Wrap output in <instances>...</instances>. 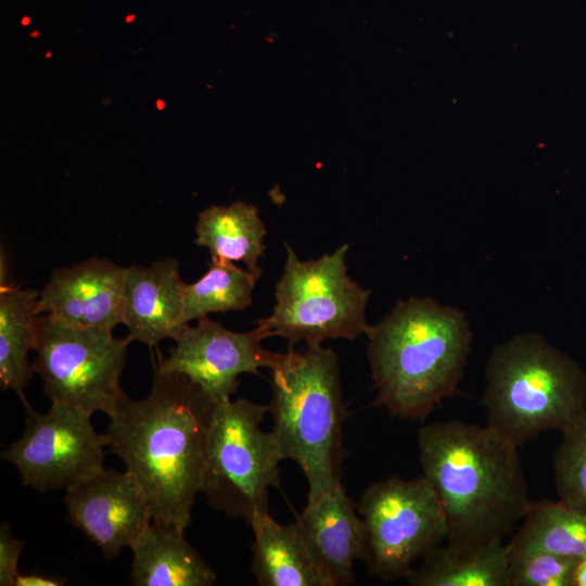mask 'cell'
Listing matches in <instances>:
<instances>
[{
    "label": "cell",
    "instance_id": "11",
    "mask_svg": "<svg viewBox=\"0 0 586 586\" xmlns=\"http://www.w3.org/2000/svg\"><path fill=\"white\" fill-rule=\"evenodd\" d=\"M267 337L268 332L257 324L235 332L207 316L184 329L167 357L157 352L152 362L162 371L183 374L218 404L231 399L239 375L258 374L259 369H272L279 362L282 353L263 346Z\"/></svg>",
    "mask_w": 586,
    "mask_h": 586
},
{
    "label": "cell",
    "instance_id": "7",
    "mask_svg": "<svg viewBox=\"0 0 586 586\" xmlns=\"http://www.w3.org/2000/svg\"><path fill=\"white\" fill-rule=\"evenodd\" d=\"M267 411L245 398L218 403L209 428L201 493L213 508L246 523L268 511L284 460L272 432L260 428Z\"/></svg>",
    "mask_w": 586,
    "mask_h": 586
},
{
    "label": "cell",
    "instance_id": "4",
    "mask_svg": "<svg viewBox=\"0 0 586 586\" xmlns=\"http://www.w3.org/2000/svg\"><path fill=\"white\" fill-rule=\"evenodd\" d=\"M271 370L268 406L284 460L297 463L307 497L341 483L345 406L337 354L322 344L289 347Z\"/></svg>",
    "mask_w": 586,
    "mask_h": 586
},
{
    "label": "cell",
    "instance_id": "15",
    "mask_svg": "<svg viewBox=\"0 0 586 586\" xmlns=\"http://www.w3.org/2000/svg\"><path fill=\"white\" fill-rule=\"evenodd\" d=\"M182 283L176 258L126 267L123 324L132 341L155 347L163 340L178 339L189 326L183 315Z\"/></svg>",
    "mask_w": 586,
    "mask_h": 586
},
{
    "label": "cell",
    "instance_id": "21",
    "mask_svg": "<svg viewBox=\"0 0 586 586\" xmlns=\"http://www.w3.org/2000/svg\"><path fill=\"white\" fill-rule=\"evenodd\" d=\"M508 545L511 550H540L579 560L586 557V512L560 500L530 502Z\"/></svg>",
    "mask_w": 586,
    "mask_h": 586
},
{
    "label": "cell",
    "instance_id": "24",
    "mask_svg": "<svg viewBox=\"0 0 586 586\" xmlns=\"http://www.w3.org/2000/svg\"><path fill=\"white\" fill-rule=\"evenodd\" d=\"M578 560L540 550L509 548L510 586H573Z\"/></svg>",
    "mask_w": 586,
    "mask_h": 586
},
{
    "label": "cell",
    "instance_id": "12",
    "mask_svg": "<svg viewBox=\"0 0 586 586\" xmlns=\"http://www.w3.org/2000/svg\"><path fill=\"white\" fill-rule=\"evenodd\" d=\"M69 521L111 559L152 523L148 498L128 471L102 469L65 491Z\"/></svg>",
    "mask_w": 586,
    "mask_h": 586
},
{
    "label": "cell",
    "instance_id": "13",
    "mask_svg": "<svg viewBox=\"0 0 586 586\" xmlns=\"http://www.w3.org/2000/svg\"><path fill=\"white\" fill-rule=\"evenodd\" d=\"M125 288L126 267L92 257L52 271L39 292L38 313L73 327L113 331L123 323Z\"/></svg>",
    "mask_w": 586,
    "mask_h": 586
},
{
    "label": "cell",
    "instance_id": "8",
    "mask_svg": "<svg viewBox=\"0 0 586 586\" xmlns=\"http://www.w3.org/2000/svg\"><path fill=\"white\" fill-rule=\"evenodd\" d=\"M131 342L129 335L73 327L41 314L33 369L51 403L110 416L125 396L119 380Z\"/></svg>",
    "mask_w": 586,
    "mask_h": 586
},
{
    "label": "cell",
    "instance_id": "22",
    "mask_svg": "<svg viewBox=\"0 0 586 586\" xmlns=\"http://www.w3.org/2000/svg\"><path fill=\"white\" fill-rule=\"evenodd\" d=\"M259 278L234 263L212 260L207 271L195 282L182 283L184 321L209 314L243 310L252 304Z\"/></svg>",
    "mask_w": 586,
    "mask_h": 586
},
{
    "label": "cell",
    "instance_id": "9",
    "mask_svg": "<svg viewBox=\"0 0 586 586\" xmlns=\"http://www.w3.org/2000/svg\"><path fill=\"white\" fill-rule=\"evenodd\" d=\"M356 507L365 525L361 560L382 581L405 578L416 561L447 539L444 509L423 475L380 480Z\"/></svg>",
    "mask_w": 586,
    "mask_h": 586
},
{
    "label": "cell",
    "instance_id": "1",
    "mask_svg": "<svg viewBox=\"0 0 586 586\" xmlns=\"http://www.w3.org/2000/svg\"><path fill=\"white\" fill-rule=\"evenodd\" d=\"M152 365L149 395L125 394L109 416L106 446L142 487L153 521L186 530L202 489L216 403L183 374Z\"/></svg>",
    "mask_w": 586,
    "mask_h": 586
},
{
    "label": "cell",
    "instance_id": "26",
    "mask_svg": "<svg viewBox=\"0 0 586 586\" xmlns=\"http://www.w3.org/2000/svg\"><path fill=\"white\" fill-rule=\"evenodd\" d=\"M65 579L42 573H18L14 586H62Z\"/></svg>",
    "mask_w": 586,
    "mask_h": 586
},
{
    "label": "cell",
    "instance_id": "2",
    "mask_svg": "<svg viewBox=\"0 0 586 586\" xmlns=\"http://www.w3.org/2000/svg\"><path fill=\"white\" fill-rule=\"evenodd\" d=\"M518 447L487 423L448 420L420 428L422 475L444 509L446 540L504 538L522 521L531 501Z\"/></svg>",
    "mask_w": 586,
    "mask_h": 586
},
{
    "label": "cell",
    "instance_id": "23",
    "mask_svg": "<svg viewBox=\"0 0 586 586\" xmlns=\"http://www.w3.org/2000/svg\"><path fill=\"white\" fill-rule=\"evenodd\" d=\"M553 455V481L559 500L586 512V409L561 430Z\"/></svg>",
    "mask_w": 586,
    "mask_h": 586
},
{
    "label": "cell",
    "instance_id": "6",
    "mask_svg": "<svg viewBox=\"0 0 586 586\" xmlns=\"http://www.w3.org/2000/svg\"><path fill=\"white\" fill-rule=\"evenodd\" d=\"M283 271L275 288V306L256 324L289 347L322 344L326 340L353 341L365 334L370 290L347 273L348 244L332 253L303 260L285 244Z\"/></svg>",
    "mask_w": 586,
    "mask_h": 586
},
{
    "label": "cell",
    "instance_id": "10",
    "mask_svg": "<svg viewBox=\"0 0 586 586\" xmlns=\"http://www.w3.org/2000/svg\"><path fill=\"white\" fill-rule=\"evenodd\" d=\"M26 410L22 435L1 454L25 486L66 491L104 469L106 438L94 430L92 415L54 403L46 412L29 405Z\"/></svg>",
    "mask_w": 586,
    "mask_h": 586
},
{
    "label": "cell",
    "instance_id": "27",
    "mask_svg": "<svg viewBox=\"0 0 586 586\" xmlns=\"http://www.w3.org/2000/svg\"><path fill=\"white\" fill-rule=\"evenodd\" d=\"M573 586H586V557L579 559L575 566Z\"/></svg>",
    "mask_w": 586,
    "mask_h": 586
},
{
    "label": "cell",
    "instance_id": "17",
    "mask_svg": "<svg viewBox=\"0 0 586 586\" xmlns=\"http://www.w3.org/2000/svg\"><path fill=\"white\" fill-rule=\"evenodd\" d=\"M254 535L251 571L259 586H332L295 522L278 523L269 511L247 523Z\"/></svg>",
    "mask_w": 586,
    "mask_h": 586
},
{
    "label": "cell",
    "instance_id": "19",
    "mask_svg": "<svg viewBox=\"0 0 586 586\" xmlns=\"http://www.w3.org/2000/svg\"><path fill=\"white\" fill-rule=\"evenodd\" d=\"M266 227L257 208L237 201L214 205L200 213L195 224V244L208 250L212 260L242 263L260 277L259 259L265 252Z\"/></svg>",
    "mask_w": 586,
    "mask_h": 586
},
{
    "label": "cell",
    "instance_id": "16",
    "mask_svg": "<svg viewBox=\"0 0 586 586\" xmlns=\"http://www.w3.org/2000/svg\"><path fill=\"white\" fill-rule=\"evenodd\" d=\"M180 527L152 523L130 547L135 586H211L217 575Z\"/></svg>",
    "mask_w": 586,
    "mask_h": 586
},
{
    "label": "cell",
    "instance_id": "18",
    "mask_svg": "<svg viewBox=\"0 0 586 586\" xmlns=\"http://www.w3.org/2000/svg\"><path fill=\"white\" fill-rule=\"evenodd\" d=\"M411 586H510L509 545L502 538L441 544L405 577Z\"/></svg>",
    "mask_w": 586,
    "mask_h": 586
},
{
    "label": "cell",
    "instance_id": "20",
    "mask_svg": "<svg viewBox=\"0 0 586 586\" xmlns=\"http://www.w3.org/2000/svg\"><path fill=\"white\" fill-rule=\"evenodd\" d=\"M38 295L13 283L0 285V385L14 391L25 407L24 391L35 373L28 353L37 344Z\"/></svg>",
    "mask_w": 586,
    "mask_h": 586
},
{
    "label": "cell",
    "instance_id": "25",
    "mask_svg": "<svg viewBox=\"0 0 586 586\" xmlns=\"http://www.w3.org/2000/svg\"><path fill=\"white\" fill-rule=\"evenodd\" d=\"M24 543L10 534V526L3 523L0 527V585L14 586L18 572V559Z\"/></svg>",
    "mask_w": 586,
    "mask_h": 586
},
{
    "label": "cell",
    "instance_id": "5",
    "mask_svg": "<svg viewBox=\"0 0 586 586\" xmlns=\"http://www.w3.org/2000/svg\"><path fill=\"white\" fill-rule=\"evenodd\" d=\"M485 381L487 424L518 446L545 431H561L586 409L583 369L538 333L497 344Z\"/></svg>",
    "mask_w": 586,
    "mask_h": 586
},
{
    "label": "cell",
    "instance_id": "14",
    "mask_svg": "<svg viewBox=\"0 0 586 586\" xmlns=\"http://www.w3.org/2000/svg\"><path fill=\"white\" fill-rule=\"evenodd\" d=\"M332 586L354 583L365 550V525L342 483L307 502L294 521Z\"/></svg>",
    "mask_w": 586,
    "mask_h": 586
},
{
    "label": "cell",
    "instance_id": "3",
    "mask_svg": "<svg viewBox=\"0 0 586 586\" xmlns=\"http://www.w3.org/2000/svg\"><path fill=\"white\" fill-rule=\"evenodd\" d=\"M365 334L375 402L392 416L422 420L456 392L472 339L458 308L411 296Z\"/></svg>",
    "mask_w": 586,
    "mask_h": 586
}]
</instances>
